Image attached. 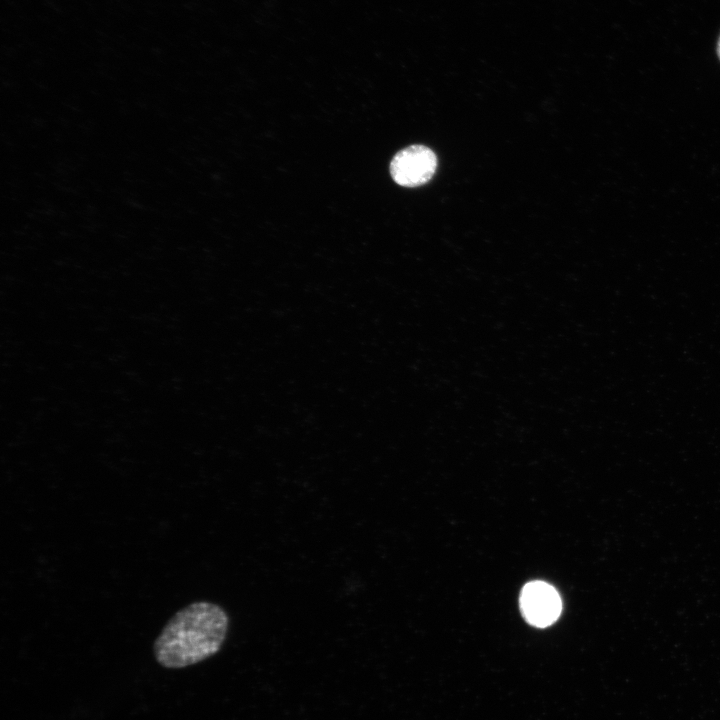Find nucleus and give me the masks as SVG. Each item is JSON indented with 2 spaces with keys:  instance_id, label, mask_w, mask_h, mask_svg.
I'll return each instance as SVG.
<instances>
[{
  "instance_id": "obj_1",
  "label": "nucleus",
  "mask_w": 720,
  "mask_h": 720,
  "mask_svg": "<svg viewBox=\"0 0 720 720\" xmlns=\"http://www.w3.org/2000/svg\"><path fill=\"white\" fill-rule=\"evenodd\" d=\"M229 617L219 605L196 601L177 611L153 644L154 657L168 669H181L216 654L222 647Z\"/></svg>"
},
{
  "instance_id": "obj_2",
  "label": "nucleus",
  "mask_w": 720,
  "mask_h": 720,
  "mask_svg": "<svg viewBox=\"0 0 720 720\" xmlns=\"http://www.w3.org/2000/svg\"><path fill=\"white\" fill-rule=\"evenodd\" d=\"M437 167L435 153L424 145H411L400 150L390 163L393 180L404 187L427 183Z\"/></svg>"
},
{
  "instance_id": "obj_3",
  "label": "nucleus",
  "mask_w": 720,
  "mask_h": 720,
  "mask_svg": "<svg viewBox=\"0 0 720 720\" xmlns=\"http://www.w3.org/2000/svg\"><path fill=\"white\" fill-rule=\"evenodd\" d=\"M520 607L528 623L543 628L558 619L562 603L554 587L543 581H533L523 587Z\"/></svg>"
},
{
  "instance_id": "obj_4",
  "label": "nucleus",
  "mask_w": 720,
  "mask_h": 720,
  "mask_svg": "<svg viewBox=\"0 0 720 720\" xmlns=\"http://www.w3.org/2000/svg\"><path fill=\"white\" fill-rule=\"evenodd\" d=\"M717 54L720 59V37H719L718 44H717Z\"/></svg>"
}]
</instances>
